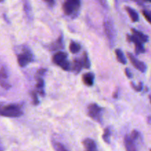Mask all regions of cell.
<instances>
[{"mask_svg": "<svg viewBox=\"0 0 151 151\" xmlns=\"http://www.w3.org/2000/svg\"><path fill=\"white\" fill-rule=\"evenodd\" d=\"M104 31L110 46L113 47L116 40V30L111 19L106 18L104 21Z\"/></svg>", "mask_w": 151, "mask_h": 151, "instance_id": "2", "label": "cell"}, {"mask_svg": "<svg viewBox=\"0 0 151 151\" xmlns=\"http://www.w3.org/2000/svg\"><path fill=\"white\" fill-rule=\"evenodd\" d=\"M94 74L92 73H87L83 74L82 76V81L84 84L88 87H91L93 85L94 83Z\"/></svg>", "mask_w": 151, "mask_h": 151, "instance_id": "12", "label": "cell"}, {"mask_svg": "<svg viewBox=\"0 0 151 151\" xmlns=\"http://www.w3.org/2000/svg\"><path fill=\"white\" fill-rule=\"evenodd\" d=\"M53 148L56 151H69L60 142H53Z\"/></svg>", "mask_w": 151, "mask_h": 151, "instance_id": "23", "label": "cell"}, {"mask_svg": "<svg viewBox=\"0 0 151 151\" xmlns=\"http://www.w3.org/2000/svg\"><path fill=\"white\" fill-rule=\"evenodd\" d=\"M125 10L126 11H127V14H128L129 17H130V19H131V20L133 22H136L139 21V14H138V13L136 12L134 9L130 8V7H125Z\"/></svg>", "mask_w": 151, "mask_h": 151, "instance_id": "15", "label": "cell"}, {"mask_svg": "<svg viewBox=\"0 0 151 151\" xmlns=\"http://www.w3.org/2000/svg\"><path fill=\"white\" fill-rule=\"evenodd\" d=\"M8 77V73L5 66L0 65V81H6Z\"/></svg>", "mask_w": 151, "mask_h": 151, "instance_id": "19", "label": "cell"}, {"mask_svg": "<svg viewBox=\"0 0 151 151\" xmlns=\"http://www.w3.org/2000/svg\"><path fill=\"white\" fill-rule=\"evenodd\" d=\"M150 102H151V96H150Z\"/></svg>", "mask_w": 151, "mask_h": 151, "instance_id": "36", "label": "cell"}, {"mask_svg": "<svg viewBox=\"0 0 151 151\" xmlns=\"http://www.w3.org/2000/svg\"><path fill=\"white\" fill-rule=\"evenodd\" d=\"M64 47V42H63V36L61 35L57 40L55 42H52L49 45H47V48L52 51H57V50H61Z\"/></svg>", "mask_w": 151, "mask_h": 151, "instance_id": "9", "label": "cell"}, {"mask_svg": "<svg viewBox=\"0 0 151 151\" xmlns=\"http://www.w3.org/2000/svg\"><path fill=\"white\" fill-rule=\"evenodd\" d=\"M44 2H45V3H47V5L50 7L54 6L55 2H55V0H44Z\"/></svg>", "mask_w": 151, "mask_h": 151, "instance_id": "30", "label": "cell"}, {"mask_svg": "<svg viewBox=\"0 0 151 151\" xmlns=\"http://www.w3.org/2000/svg\"><path fill=\"white\" fill-rule=\"evenodd\" d=\"M85 151H99L95 141L91 139H85L82 142Z\"/></svg>", "mask_w": 151, "mask_h": 151, "instance_id": "10", "label": "cell"}, {"mask_svg": "<svg viewBox=\"0 0 151 151\" xmlns=\"http://www.w3.org/2000/svg\"><path fill=\"white\" fill-rule=\"evenodd\" d=\"M47 70L46 69H40L37 71V75L40 76L39 77H40V76H43L46 73Z\"/></svg>", "mask_w": 151, "mask_h": 151, "instance_id": "31", "label": "cell"}, {"mask_svg": "<svg viewBox=\"0 0 151 151\" xmlns=\"http://www.w3.org/2000/svg\"><path fill=\"white\" fill-rule=\"evenodd\" d=\"M37 82H36V91L38 92V93L40 94L42 96H45V82L43 80V79L42 77H38L37 79H36Z\"/></svg>", "mask_w": 151, "mask_h": 151, "instance_id": "13", "label": "cell"}, {"mask_svg": "<svg viewBox=\"0 0 151 151\" xmlns=\"http://www.w3.org/2000/svg\"><path fill=\"white\" fill-rule=\"evenodd\" d=\"M127 57L129 58V60L130 61V62H131V64L133 65V66L135 68H136L138 70H139L142 73H145V71H146L147 66L143 62L136 59V58L130 53H127Z\"/></svg>", "mask_w": 151, "mask_h": 151, "instance_id": "8", "label": "cell"}, {"mask_svg": "<svg viewBox=\"0 0 151 151\" xmlns=\"http://www.w3.org/2000/svg\"><path fill=\"white\" fill-rule=\"evenodd\" d=\"M110 135H111V132L109 127L104 129V133L102 135V139L104 140V142H106L107 144H110Z\"/></svg>", "mask_w": 151, "mask_h": 151, "instance_id": "21", "label": "cell"}, {"mask_svg": "<svg viewBox=\"0 0 151 151\" xmlns=\"http://www.w3.org/2000/svg\"><path fill=\"white\" fill-rule=\"evenodd\" d=\"M113 98H114V99L118 98V91H116V92L114 93V95H113Z\"/></svg>", "mask_w": 151, "mask_h": 151, "instance_id": "33", "label": "cell"}, {"mask_svg": "<svg viewBox=\"0 0 151 151\" xmlns=\"http://www.w3.org/2000/svg\"><path fill=\"white\" fill-rule=\"evenodd\" d=\"M124 73H125V75L127 76V77L128 79H131L133 77V74H132L131 71L130 70L129 68H125V70H124Z\"/></svg>", "mask_w": 151, "mask_h": 151, "instance_id": "29", "label": "cell"}, {"mask_svg": "<svg viewBox=\"0 0 151 151\" xmlns=\"http://www.w3.org/2000/svg\"><path fill=\"white\" fill-rule=\"evenodd\" d=\"M127 40L129 42H133L135 44V51L137 55L140 53H145V48L144 47L143 42L140 41L139 39L133 35H127Z\"/></svg>", "mask_w": 151, "mask_h": 151, "instance_id": "7", "label": "cell"}, {"mask_svg": "<svg viewBox=\"0 0 151 151\" xmlns=\"http://www.w3.org/2000/svg\"><path fill=\"white\" fill-rule=\"evenodd\" d=\"M139 136H140V134H139V133L137 130H133L131 134H130V137H131V139H133L134 141L136 140V139L139 137Z\"/></svg>", "mask_w": 151, "mask_h": 151, "instance_id": "27", "label": "cell"}, {"mask_svg": "<svg viewBox=\"0 0 151 151\" xmlns=\"http://www.w3.org/2000/svg\"><path fill=\"white\" fill-rule=\"evenodd\" d=\"M97 2L104 8H108V4H107V0H96Z\"/></svg>", "mask_w": 151, "mask_h": 151, "instance_id": "28", "label": "cell"}, {"mask_svg": "<svg viewBox=\"0 0 151 151\" xmlns=\"http://www.w3.org/2000/svg\"><path fill=\"white\" fill-rule=\"evenodd\" d=\"M150 151H151V149H150Z\"/></svg>", "mask_w": 151, "mask_h": 151, "instance_id": "37", "label": "cell"}, {"mask_svg": "<svg viewBox=\"0 0 151 151\" xmlns=\"http://www.w3.org/2000/svg\"><path fill=\"white\" fill-rule=\"evenodd\" d=\"M124 144L127 151H137L136 145L133 139H131L130 136H126L124 139Z\"/></svg>", "mask_w": 151, "mask_h": 151, "instance_id": "11", "label": "cell"}, {"mask_svg": "<svg viewBox=\"0 0 151 151\" xmlns=\"http://www.w3.org/2000/svg\"><path fill=\"white\" fill-rule=\"evenodd\" d=\"M81 8V0H65L62 5L64 14L69 17H76Z\"/></svg>", "mask_w": 151, "mask_h": 151, "instance_id": "3", "label": "cell"}, {"mask_svg": "<svg viewBox=\"0 0 151 151\" xmlns=\"http://www.w3.org/2000/svg\"><path fill=\"white\" fill-rule=\"evenodd\" d=\"M23 115L22 104H4L0 102V116L10 118H17Z\"/></svg>", "mask_w": 151, "mask_h": 151, "instance_id": "1", "label": "cell"}, {"mask_svg": "<svg viewBox=\"0 0 151 151\" xmlns=\"http://www.w3.org/2000/svg\"><path fill=\"white\" fill-rule=\"evenodd\" d=\"M131 31L133 36H136L137 39H139L142 42L145 43V42H148V39H149L148 36H147V35L144 34L142 32L139 31V30H136V29H134V28L131 29Z\"/></svg>", "mask_w": 151, "mask_h": 151, "instance_id": "14", "label": "cell"}, {"mask_svg": "<svg viewBox=\"0 0 151 151\" xmlns=\"http://www.w3.org/2000/svg\"><path fill=\"white\" fill-rule=\"evenodd\" d=\"M82 59V62H83V68H86V69H89L91 68V62H90L89 57H88V55L86 52L83 53Z\"/></svg>", "mask_w": 151, "mask_h": 151, "instance_id": "22", "label": "cell"}, {"mask_svg": "<svg viewBox=\"0 0 151 151\" xmlns=\"http://www.w3.org/2000/svg\"><path fill=\"white\" fill-rule=\"evenodd\" d=\"M83 68V62L82 59H75L73 63V70L76 73H79L82 68Z\"/></svg>", "mask_w": 151, "mask_h": 151, "instance_id": "16", "label": "cell"}, {"mask_svg": "<svg viewBox=\"0 0 151 151\" xmlns=\"http://www.w3.org/2000/svg\"><path fill=\"white\" fill-rule=\"evenodd\" d=\"M33 55L29 47H23L22 53L17 55V62L21 68H24L33 61Z\"/></svg>", "mask_w": 151, "mask_h": 151, "instance_id": "6", "label": "cell"}, {"mask_svg": "<svg viewBox=\"0 0 151 151\" xmlns=\"http://www.w3.org/2000/svg\"><path fill=\"white\" fill-rule=\"evenodd\" d=\"M130 85H131V87L133 88V89L135 90L136 92H140L142 90V88H143V84H142V82H139V85H136L134 83L131 82V83H130Z\"/></svg>", "mask_w": 151, "mask_h": 151, "instance_id": "25", "label": "cell"}, {"mask_svg": "<svg viewBox=\"0 0 151 151\" xmlns=\"http://www.w3.org/2000/svg\"><path fill=\"white\" fill-rule=\"evenodd\" d=\"M69 49L72 53H78V52L80 51L81 45L79 44V43L72 41L70 42V44Z\"/></svg>", "mask_w": 151, "mask_h": 151, "instance_id": "18", "label": "cell"}, {"mask_svg": "<svg viewBox=\"0 0 151 151\" xmlns=\"http://www.w3.org/2000/svg\"><path fill=\"white\" fill-rule=\"evenodd\" d=\"M4 150H5V148H4V146L3 145H2V142L0 140V151H4Z\"/></svg>", "mask_w": 151, "mask_h": 151, "instance_id": "32", "label": "cell"}, {"mask_svg": "<svg viewBox=\"0 0 151 151\" xmlns=\"http://www.w3.org/2000/svg\"><path fill=\"white\" fill-rule=\"evenodd\" d=\"M31 97H32V99H33V103L34 105H37V104H40V101H39V99H38L37 94L36 93V92L31 93Z\"/></svg>", "mask_w": 151, "mask_h": 151, "instance_id": "26", "label": "cell"}, {"mask_svg": "<svg viewBox=\"0 0 151 151\" xmlns=\"http://www.w3.org/2000/svg\"><path fill=\"white\" fill-rule=\"evenodd\" d=\"M53 62L64 70L68 71L70 70V62L68 60V53L65 52L55 53L53 56Z\"/></svg>", "mask_w": 151, "mask_h": 151, "instance_id": "4", "label": "cell"}, {"mask_svg": "<svg viewBox=\"0 0 151 151\" xmlns=\"http://www.w3.org/2000/svg\"><path fill=\"white\" fill-rule=\"evenodd\" d=\"M103 109L96 103H93L88 105V115L94 121L101 124L102 122Z\"/></svg>", "mask_w": 151, "mask_h": 151, "instance_id": "5", "label": "cell"}, {"mask_svg": "<svg viewBox=\"0 0 151 151\" xmlns=\"http://www.w3.org/2000/svg\"><path fill=\"white\" fill-rule=\"evenodd\" d=\"M23 5H24V10L25 14H27V17L30 18L32 17V11L31 7H30V3H29V0H22Z\"/></svg>", "mask_w": 151, "mask_h": 151, "instance_id": "20", "label": "cell"}, {"mask_svg": "<svg viewBox=\"0 0 151 151\" xmlns=\"http://www.w3.org/2000/svg\"><path fill=\"white\" fill-rule=\"evenodd\" d=\"M4 2V0H0V3H1V2Z\"/></svg>", "mask_w": 151, "mask_h": 151, "instance_id": "35", "label": "cell"}, {"mask_svg": "<svg viewBox=\"0 0 151 151\" xmlns=\"http://www.w3.org/2000/svg\"><path fill=\"white\" fill-rule=\"evenodd\" d=\"M145 1H147V2H151V0H145Z\"/></svg>", "mask_w": 151, "mask_h": 151, "instance_id": "34", "label": "cell"}, {"mask_svg": "<svg viewBox=\"0 0 151 151\" xmlns=\"http://www.w3.org/2000/svg\"><path fill=\"white\" fill-rule=\"evenodd\" d=\"M142 15L144 16L145 19H146L150 24H151V11H146V10H144V11H142Z\"/></svg>", "mask_w": 151, "mask_h": 151, "instance_id": "24", "label": "cell"}, {"mask_svg": "<svg viewBox=\"0 0 151 151\" xmlns=\"http://www.w3.org/2000/svg\"><path fill=\"white\" fill-rule=\"evenodd\" d=\"M115 53L119 62H120L121 64H123V65H126L127 64V59H126V57L124 56L122 50H120V49H116Z\"/></svg>", "mask_w": 151, "mask_h": 151, "instance_id": "17", "label": "cell"}]
</instances>
